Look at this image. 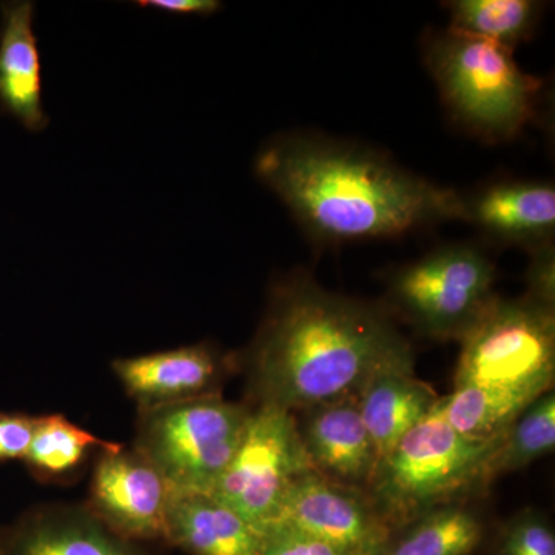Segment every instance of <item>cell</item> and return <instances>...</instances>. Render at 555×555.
<instances>
[{
    "instance_id": "cell-1",
    "label": "cell",
    "mask_w": 555,
    "mask_h": 555,
    "mask_svg": "<svg viewBox=\"0 0 555 555\" xmlns=\"http://www.w3.org/2000/svg\"><path fill=\"white\" fill-rule=\"evenodd\" d=\"M243 364L255 406L295 414L357 397L377 372L415 367V358L382 309L301 273L273 288Z\"/></svg>"
},
{
    "instance_id": "cell-2",
    "label": "cell",
    "mask_w": 555,
    "mask_h": 555,
    "mask_svg": "<svg viewBox=\"0 0 555 555\" xmlns=\"http://www.w3.org/2000/svg\"><path fill=\"white\" fill-rule=\"evenodd\" d=\"M255 171L306 232L326 243L393 238L462 214V193L328 139H273Z\"/></svg>"
},
{
    "instance_id": "cell-3",
    "label": "cell",
    "mask_w": 555,
    "mask_h": 555,
    "mask_svg": "<svg viewBox=\"0 0 555 555\" xmlns=\"http://www.w3.org/2000/svg\"><path fill=\"white\" fill-rule=\"evenodd\" d=\"M494 440L460 436L437 403L379 460L366 489L369 500L390 529L434 507L463 503L486 489L485 463Z\"/></svg>"
},
{
    "instance_id": "cell-4",
    "label": "cell",
    "mask_w": 555,
    "mask_h": 555,
    "mask_svg": "<svg viewBox=\"0 0 555 555\" xmlns=\"http://www.w3.org/2000/svg\"><path fill=\"white\" fill-rule=\"evenodd\" d=\"M514 51L451 30L430 33L425 61L444 104L486 141L513 139L534 115L542 82L514 61Z\"/></svg>"
},
{
    "instance_id": "cell-5",
    "label": "cell",
    "mask_w": 555,
    "mask_h": 555,
    "mask_svg": "<svg viewBox=\"0 0 555 555\" xmlns=\"http://www.w3.org/2000/svg\"><path fill=\"white\" fill-rule=\"evenodd\" d=\"M251 408L221 393L139 411L134 451L175 492H208L229 466Z\"/></svg>"
},
{
    "instance_id": "cell-6",
    "label": "cell",
    "mask_w": 555,
    "mask_h": 555,
    "mask_svg": "<svg viewBox=\"0 0 555 555\" xmlns=\"http://www.w3.org/2000/svg\"><path fill=\"white\" fill-rule=\"evenodd\" d=\"M494 283L495 266L488 255L455 244L398 270L387 302L423 337L462 341L494 302Z\"/></svg>"
},
{
    "instance_id": "cell-7",
    "label": "cell",
    "mask_w": 555,
    "mask_h": 555,
    "mask_svg": "<svg viewBox=\"0 0 555 555\" xmlns=\"http://www.w3.org/2000/svg\"><path fill=\"white\" fill-rule=\"evenodd\" d=\"M456 386L488 387L543 396L555 375V310L524 295L496 297L462 339Z\"/></svg>"
},
{
    "instance_id": "cell-8",
    "label": "cell",
    "mask_w": 555,
    "mask_h": 555,
    "mask_svg": "<svg viewBox=\"0 0 555 555\" xmlns=\"http://www.w3.org/2000/svg\"><path fill=\"white\" fill-rule=\"evenodd\" d=\"M312 469L295 415L255 406L238 449L208 495L264 535L280 518L288 486Z\"/></svg>"
},
{
    "instance_id": "cell-9",
    "label": "cell",
    "mask_w": 555,
    "mask_h": 555,
    "mask_svg": "<svg viewBox=\"0 0 555 555\" xmlns=\"http://www.w3.org/2000/svg\"><path fill=\"white\" fill-rule=\"evenodd\" d=\"M170 485L134 449L120 444L100 452L90 485L89 509L133 542L164 543Z\"/></svg>"
},
{
    "instance_id": "cell-10",
    "label": "cell",
    "mask_w": 555,
    "mask_h": 555,
    "mask_svg": "<svg viewBox=\"0 0 555 555\" xmlns=\"http://www.w3.org/2000/svg\"><path fill=\"white\" fill-rule=\"evenodd\" d=\"M276 525H286L357 555H379L392 529L366 492L335 483L315 469L288 486Z\"/></svg>"
},
{
    "instance_id": "cell-11",
    "label": "cell",
    "mask_w": 555,
    "mask_h": 555,
    "mask_svg": "<svg viewBox=\"0 0 555 555\" xmlns=\"http://www.w3.org/2000/svg\"><path fill=\"white\" fill-rule=\"evenodd\" d=\"M0 555H164L109 529L87 505H42L0 528Z\"/></svg>"
},
{
    "instance_id": "cell-12",
    "label": "cell",
    "mask_w": 555,
    "mask_h": 555,
    "mask_svg": "<svg viewBox=\"0 0 555 555\" xmlns=\"http://www.w3.org/2000/svg\"><path fill=\"white\" fill-rule=\"evenodd\" d=\"M299 438L310 465L335 483L366 492L379 455L357 397L295 412Z\"/></svg>"
},
{
    "instance_id": "cell-13",
    "label": "cell",
    "mask_w": 555,
    "mask_h": 555,
    "mask_svg": "<svg viewBox=\"0 0 555 555\" xmlns=\"http://www.w3.org/2000/svg\"><path fill=\"white\" fill-rule=\"evenodd\" d=\"M233 366L210 345H195L122 358L113 363L116 377L139 411L195 398L217 396Z\"/></svg>"
},
{
    "instance_id": "cell-14",
    "label": "cell",
    "mask_w": 555,
    "mask_h": 555,
    "mask_svg": "<svg viewBox=\"0 0 555 555\" xmlns=\"http://www.w3.org/2000/svg\"><path fill=\"white\" fill-rule=\"evenodd\" d=\"M460 219L496 243L529 251L554 243L555 189L547 181L496 182L473 195H462Z\"/></svg>"
},
{
    "instance_id": "cell-15",
    "label": "cell",
    "mask_w": 555,
    "mask_h": 555,
    "mask_svg": "<svg viewBox=\"0 0 555 555\" xmlns=\"http://www.w3.org/2000/svg\"><path fill=\"white\" fill-rule=\"evenodd\" d=\"M35 5L7 2L0 28V107L25 129L42 131L50 119L43 109L42 73L35 30Z\"/></svg>"
},
{
    "instance_id": "cell-16",
    "label": "cell",
    "mask_w": 555,
    "mask_h": 555,
    "mask_svg": "<svg viewBox=\"0 0 555 555\" xmlns=\"http://www.w3.org/2000/svg\"><path fill=\"white\" fill-rule=\"evenodd\" d=\"M164 545L189 555H261L262 535L211 495L171 491Z\"/></svg>"
},
{
    "instance_id": "cell-17",
    "label": "cell",
    "mask_w": 555,
    "mask_h": 555,
    "mask_svg": "<svg viewBox=\"0 0 555 555\" xmlns=\"http://www.w3.org/2000/svg\"><path fill=\"white\" fill-rule=\"evenodd\" d=\"M357 400L382 460L434 411L440 397L416 377L415 367H387L369 379Z\"/></svg>"
},
{
    "instance_id": "cell-18",
    "label": "cell",
    "mask_w": 555,
    "mask_h": 555,
    "mask_svg": "<svg viewBox=\"0 0 555 555\" xmlns=\"http://www.w3.org/2000/svg\"><path fill=\"white\" fill-rule=\"evenodd\" d=\"M485 540V524L463 503L434 507L397 526L379 555H473Z\"/></svg>"
},
{
    "instance_id": "cell-19",
    "label": "cell",
    "mask_w": 555,
    "mask_h": 555,
    "mask_svg": "<svg viewBox=\"0 0 555 555\" xmlns=\"http://www.w3.org/2000/svg\"><path fill=\"white\" fill-rule=\"evenodd\" d=\"M540 396L516 390L456 386L438 406L452 429L476 441H491L502 436L521 412Z\"/></svg>"
},
{
    "instance_id": "cell-20",
    "label": "cell",
    "mask_w": 555,
    "mask_h": 555,
    "mask_svg": "<svg viewBox=\"0 0 555 555\" xmlns=\"http://www.w3.org/2000/svg\"><path fill=\"white\" fill-rule=\"evenodd\" d=\"M554 448L555 393L547 390L495 438L485 463V488L503 474L524 469L535 460L553 454Z\"/></svg>"
},
{
    "instance_id": "cell-21",
    "label": "cell",
    "mask_w": 555,
    "mask_h": 555,
    "mask_svg": "<svg viewBox=\"0 0 555 555\" xmlns=\"http://www.w3.org/2000/svg\"><path fill=\"white\" fill-rule=\"evenodd\" d=\"M448 30L516 49L534 35L543 3L534 0H455Z\"/></svg>"
},
{
    "instance_id": "cell-22",
    "label": "cell",
    "mask_w": 555,
    "mask_h": 555,
    "mask_svg": "<svg viewBox=\"0 0 555 555\" xmlns=\"http://www.w3.org/2000/svg\"><path fill=\"white\" fill-rule=\"evenodd\" d=\"M116 444L93 436L65 415L36 416L35 434L24 462L38 480H64L87 462L93 449L105 451Z\"/></svg>"
},
{
    "instance_id": "cell-23",
    "label": "cell",
    "mask_w": 555,
    "mask_h": 555,
    "mask_svg": "<svg viewBox=\"0 0 555 555\" xmlns=\"http://www.w3.org/2000/svg\"><path fill=\"white\" fill-rule=\"evenodd\" d=\"M494 555H555L553 525L539 511H521L500 529Z\"/></svg>"
},
{
    "instance_id": "cell-24",
    "label": "cell",
    "mask_w": 555,
    "mask_h": 555,
    "mask_svg": "<svg viewBox=\"0 0 555 555\" xmlns=\"http://www.w3.org/2000/svg\"><path fill=\"white\" fill-rule=\"evenodd\" d=\"M261 555H357L297 531L286 525H275L262 535Z\"/></svg>"
},
{
    "instance_id": "cell-25",
    "label": "cell",
    "mask_w": 555,
    "mask_h": 555,
    "mask_svg": "<svg viewBox=\"0 0 555 555\" xmlns=\"http://www.w3.org/2000/svg\"><path fill=\"white\" fill-rule=\"evenodd\" d=\"M526 297L543 308L555 310V248L554 243L531 250L526 272Z\"/></svg>"
},
{
    "instance_id": "cell-26",
    "label": "cell",
    "mask_w": 555,
    "mask_h": 555,
    "mask_svg": "<svg viewBox=\"0 0 555 555\" xmlns=\"http://www.w3.org/2000/svg\"><path fill=\"white\" fill-rule=\"evenodd\" d=\"M35 426L36 416L0 412V463L25 459Z\"/></svg>"
},
{
    "instance_id": "cell-27",
    "label": "cell",
    "mask_w": 555,
    "mask_h": 555,
    "mask_svg": "<svg viewBox=\"0 0 555 555\" xmlns=\"http://www.w3.org/2000/svg\"><path fill=\"white\" fill-rule=\"evenodd\" d=\"M138 5L169 11V13L210 16L221 10L222 3L217 0H147V2H139Z\"/></svg>"
}]
</instances>
